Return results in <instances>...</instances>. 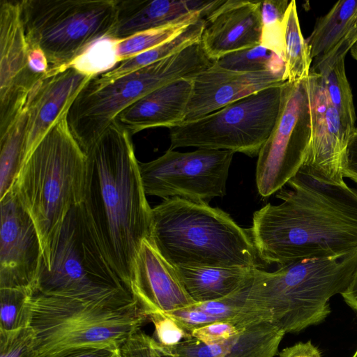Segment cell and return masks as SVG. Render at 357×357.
Listing matches in <instances>:
<instances>
[{"mask_svg":"<svg viewBox=\"0 0 357 357\" xmlns=\"http://www.w3.org/2000/svg\"><path fill=\"white\" fill-rule=\"evenodd\" d=\"M0 357H38L31 327L0 331Z\"/></svg>","mask_w":357,"mask_h":357,"instance_id":"34","label":"cell"},{"mask_svg":"<svg viewBox=\"0 0 357 357\" xmlns=\"http://www.w3.org/2000/svg\"><path fill=\"white\" fill-rule=\"evenodd\" d=\"M85 153L82 205L107 260L129 289L134 260L150 236L152 218L131 135L114 120Z\"/></svg>","mask_w":357,"mask_h":357,"instance_id":"2","label":"cell"},{"mask_svg":"<svg viewBox=\"0 0 357 357\" xmlns=\"http://www.w3.org/2000/svg\"><path fill=\"white\" fill-rule=\"evenodd\" d=\"M282 188L278 205L255 211L250 230L259 258L279 266L340 259L357 251V188L319 180L303 167Z\"/></svg>","mask_w":357,"mask_h":357,"instance_id":"1","label":"cell"},{"mask_svg":"<svg viewBox=\"0 0 357 357\" xmlns=\"http://www.w3.org/2000/svg\"><path fill=\"white\" fill-rule=\"evenodd\" d=\"M345 58L336 60L319 72L327 97L344 123L354 129L356 120L351 89L345 71Z\"/></svg>","mask_w":357,"mask_h":357,"instance_id":"28","label":"cell"},{"mask_svg":"<svg viewBox=\"0 0 357 357\" xmlns=\"http://www.w3.org/2000/svg\"><path fill=\"white\" fill-rule=\"evenodd\" d=\"M312 135L302 167L321 181L342 184V159L355 130L346 125L329 101L319 73L310 71Z\"/></svg>","mask_w":357,"mask_h":357,"instance_id":"15","label":"cell"},{"mask_svg":"<svg viewBox=\"0 0 357 357\" xmlns=\"http://www.w3.org/2000/svg\"><path fill=\"white\" fill-rule=\"evenodd\" d=\"M50 357H121L120 348L81 347L63 351Z\"/></svg>","mask_w":357,"mask_h":357,"instance_id":"40","label":"cell"},{"mask_svg":"<svg viewBox=\"0 0 357 357\" xmlns=\"http://www.w3.org/2000/svg\"><path fill=\"white\" fill-rule=\"evenodd\" d=\"M356 270L357 251L340 259L294 261L273 272L255 268L244 314L253 323L299 333L326 319L330 299L347 290Z\"/></svg>","mask_w":357,"mask_h":357,"instance_id":"4","label":"cell"},{"mask_svg":"<svg viewBox=\"0 0 357 357\" xmlns=\"http://www.w3.org/2000/svg\"><path fill=\"white\" fill-rule=\"evenodd\" d=\"M261 1L223 0L204 19L201 42L214 61L229 53L260 45Z\"/></svg>","mask_w":357,"mask_h":357,"instance_id":"19","label":"cell"},{"mask_svg":"<svg viewBox=\"0 0 357 357\" xmlns=\"http://www.w3.org/2000/svg\"><path fill=\"white\" fill-rule=\"evenodd\" d=\"M35 293L87 301L133 298L107 260L82 203L68 213L50 269L40 267Z\"/></svg>","mask_w":357,"mask_h":357,"instance_id":"8","label":"cell"},{"mask_svg":"<svg viewBox=\"0 0 357 357\" xmlns=\"http://www.w3.org/2000/svg\"><path fill=\"white\" fill-rule=\"evenodd\" d=\"M65 113L39 142L12 187L38 232L50 270L63 224L84 196L86 155L73 137Z\"/></svg>","mask_w":357,"mask_h":357,"instance_id":"3","label":"cell"},{"mask_svg":"<svg viewBox=\"0 0 357 357\" xmlns=\"http://www.w3.org/2000/svg\"><path fill=\"white\" fill-rule=\"evenodd\" d=\"M278 355L279 357H323L319 349L311 340L306 342H299L286 347Z\"/></svg>","mask_w":357,"mask_h":357,"instance_id":"42","label":"cell"},{"mask_svg":"<svg viewBox=\"0 0 357 357\" xmlns=\"http://www.w3.org/2000/svg\"><path fill=\"white\" fill-rule=\"evenodd\" d=\"M31 303L38 357L81 347L120 348L149 321L134 298L87 301L35 293Z\"/></svg>","mask_w":357,"mask_h":357,"instance_id":"6","label":"cell"},{"mask_svg":"<svg viewBox=\"0 0 357 357\" xmlns=\"http://www.w3.org/2000/svg\"><path fill=\"white\" fill-rule=\"evenodd\" d=\"M192 86V77L164 85L124 109L115 120L130 135L148 128L178 126L183 121Z\"/></svg>","mask_w":357,"mask_h":357,"instance_id":"21","label":"cell"},{"mask_svg":"<svg viewBox=\"0 0 357 357\" xmlns=\"http://www.w3.org/2000/svg\"><path fill=\"white\" fill-rule=\"evenodd\" d=\"M21 6L26 41L44 52L50 70L109 36L117 19V0H21Z\"/></svg>","mask_w":357,"mask_h":357,"instance_id":"9","label":"cell"},{"mask_svg":"<svg viewBox=\"0 0 357 357\" xmlns=\"http://www.w3.org/2000/svg\"><path fill=\"white\" fill-rule=\"evenodd\" d=\"M175 267L188 294L196 303L229 296L252 279L255 268Z\"/></svg>","mask_w":357,"mask_h":357,"instance_id":"22","label":"cell"},{"mask_svg":"<svg viewBox=\"0 0 357 357\" xmlns=\"http://www.w3.org/2000/svg\"><path fill=\"white\" fill-rule=\"evenodd\" d=\"M357 42V12L351 19L349 25L339 43L335 47L324 56L312 60V68L310 71L318 73L322 69L331 66L336 60L345 58Z\"/></svg>","mask_w":357,"mask_h":357,"instance_id":"37","label":"cell"},{"mask_svg":"<svg viewBox=\"0 0 357 357\" xmlns=\"http://www.w3.org/2000/svg\"><path fill=\"white\" fill-rule=\"evenodd\" d=\"M341 296L344 302L357 313V270L350 286Z\"/></svg>","mask_w":357,"mask_h":357,"instance_id":"43","label":"cell"},{"mask_svg":"<svg viewBox=\"0 0 357 357\" xmlns=\"http://www.w3.org/2000/svg\"><path fill=\"white\" fill-rule=\"evenodd\" d=\"M149 319L154 326V339L162 347H174L185 340L192 337L191 333L178 320L166 313L151 314L149 315Z\"/></svg>","mask_w":357,"mask_h":357,"instance_id":"35","label":"cell"},{"mask_svg":"<svg viewBox=\"0 0 357 357\" xmlns=\"http://www.w3.org/2000/svg\"><path fill=\"white\" fill-rule=\"evenodd\" d=\"M0 289L35 291L43 255L36 226L11 188L0 199Z\"/></svg>","mask_w":357,"mask_h":357,"instance_id":"14","label":"cell"},{"mask_svg":"<svg viewBox=\"0 0 357 357\" xmlns=\"http://www.w3.org/2000/svg\"><path fill=\"white\" fill-rule=\"evenodd\" d=\"M352 357H357V349Z\"/></svg>","mask_w":357,"mask_h":357,"instance_id":"45","label":"cell"},{"mask_svg":"<svg viewBox=\"0 0 357 357\" xmlns=\"http://www.w3.org/2000/svg\"><path fill=\"white\" fill-rule=\"evenodd\" d=\"M218 67L241 73L271 71L284 76V61L261 45L226 54L214 61Z\"/></svg>","mask_w":357,"mask_h":357,"instance_id":"29","label":"cell"},{"mask_svg":"<svg viewBox=\"0 0 357 357\" xmlns=\"http://www.w3.org/2000/svg\"><path fill=\"white\" fill-rule=\"evenodd\" d=\"M129 290L149 317L168 313L196 303L188 294L176 267L144 239L134 260Z\"/></svg>","mask_w":357,"mask_h":357,"instance_id":"16","label":"cell"},{"mask_svg":"<svg viewBox=\"0 0 357 357\" xmlns=\"http://www.w3.org/2000/svg\"><path fill=\"white\" fill-rule=\"evenodd\" d=\"M343 176L357 183V128L350 136L342 159Z\"/></svg>","mask_w":357,"mask_h":357,"instance_id":"39","label":"cell"},{"mask_svg":"<svg viewBox=\"0 0 357 357\" xmlns=\"http://www.w3.org/2000/svg\"><path fill=\"white\" fill-rule=\"evenodd\" d=\"M234 152L198 149L191 152L168 149L160 157L139 162L146 195L167 199L178 197L207 204L226 195Z\"/></svg>","mask_w":357,"mask_h":357,"instance_id":"12","label":"cell"},{"mask_svg":"<svg viewBox=\"0 0 357 357\" xmlns=\"http://www.w3.org/2000/svg\"><path fill=\"white\" fill-rule=\"evenodd\" d=\"M117 39L107 36L91 44L68 66L89 77H96L114 68L121 61Z\"/></svg>","mask_w":357,"mask_h":357,"instance_id":"31","label":"cell"},{"mask_svg":"<svg viewBox=\"0 0 357 357\" xmlns=\"http://www.w3.org/2000/svg\"><path fill=\"white\" fill-rule=\"evenodd\" d=\"M312 58L298 20L296 3L290 1L284 16V81L296 82L307 77Z\"/></svg>","mask_w":357,"mask_h":357,"instance_id":"27","label":"cell"},{"mask_svg":"<svg viewBox=\"0 0 357 357\" xmlns=\"http://www.w3.org/2000/svg\"><path fill=\"white\" fill-rule=\"evenodd\" d=\"M213 64L199 40L109 83L100 84L92 77L68 111L70 130L85 153L124 109L151 91L177 79L193 77Z\"/></svg>","mask_w":357,"mask_h":357,"instance_id":"7","label":"cell"},{"mask_svg":"<svg viewBox=\"0 0 357 357\" xmlns=\"http://www.w3.org/2000/svg\"><path fill=\"white\" fill-rule=\"evenodd\" d=\"M312 135L309 75L282 85L274 128L261 147L256 167L259 193L268 197L281 190L303 165Z\"/></svg>","mask_w":357,"mask_h":357,"instance_id":"11","label":"cell"},{"mask_svg":"<svg viewBox=\"0 0 357 357\" xmlns=\"http://www.w3.org/2000/svg\"><path fill=\"white\" fill-rule=\"evenodd\" d=\"M192 80L191 94L182 123L205 116L252 93L286 82L282 75L271 71L241 73L215 64L192 77Z\"/></svg>","mask_w":357,"mask_h":357,"instance_id":"17","label":"cell"},{"mask_svg":"<svg viewBox=\"0 0 357 357\" xmlns=\"http://www.w3.org/2000/svg\"><path fill=\"white\" fill-rule=\"evenodd\" d=\"M243 329L233 321H218L192 330L191 335L204 344H215L231 339Z\"/></svg>","mask_w":357,"mask_h":357,"instance_id":"38","label":"cell"},{"mask_svg":"<svg viewBox=\"0 0 357 357\" xmlns=\"http://www.w3.org/2000/svg\"><path fill=\"white\" fill-rule=\"evenodd\" d=\"M282 84L264 89L205 116L169 128V149L192 146L258 155L278 119Z\"/></svg>","mask_w":357,"mask_h":357,"instance_id":"10","label":"cell"},{"mask_svg":"<svg viewBox=\"0 0 357 357\" xmlns=\"http://www.w3.org/2000/svg\"><path fill=\"white\" fill-rule=\"evenodd\" d=\"M223 0H117L116 25L109 37L122 40L135 33L204 18Z\"/></svg>","mask_w":357,"mask_h":357,"instance_id":"20","label":"cell"},{"mask_svg":"<svg viewBox=\"0 0 357 357\" xmlns=\"http://www.w3.org/2000/svg\"><path fill=\"white\" fill-rule=\"evenodd\" d=\"M204 19L195 22L176 36L158 46L120 62L112 70L93 77V79L98 83L107 84L181 51L201 39Z\"/></svg>","mask_w":357,"mask_h":357,"instance_id":"24","label":"cell"},{"mask_svg":"<svg viewBox=\"0 0 357 357\" xmlns=\"http://www.w3.org/2000/svg\"><path fill=\"white\" fill-rule=\"evenodd\" d=\"M357 12V0L339 1L324 16L319 18L306 40L312 59L331 51L344 35Z\"/></svg>","mask_w":357,"mask_h":357,"instance_id":"26","label":"cell"},{"mask_svg":"<svg viewBox=\"0 0 357 357\" xmlns=\"http://www.w3.org/2000/svg\"><path fill=\"white\" fill-rule=\"evenodd\" d=\"M31 288L0 289V331H15L30 326Z\"/></svg>","mask_w":357,"mask_h":357,"instance_id":"30","label":"cell"},{"mask_svg":"<svg viewBox=\"0 0 357 357\" xmlns=\"http://www.w3.org/2000/svg\"><path fill=\"white\" fill-rule=\"evenodd\" d=\"M27 119V109L24 106L6 130L0 135V199L12 188L25 162Z\"/></svg>","mask_w":357,"mask_h":357,"instance_id":"25","label":"cell"},{"mask_svg":"<svg viewBox=\"0 0 357 357\" xmlns=\"http://www.w3.org/2000/svg\"><path fill=\"white\" fill-rule=\"evenodd\" d=\"M149 238L174 266L259 268L250 230L207 204L165 199L152 208Z\"/></svg>","mask_w":357,"mask_h":357,"instance_id":"5","label":"cell"},{"mask_svg":"<svg viewBox=\"0 0 357 357\" xmlns=\"http://www.w3.org/2000/svg\"><path fill=\"white\" fill-rule=\"evenodd\" d=\"M352 57L357 61V42L350 50Z\"/></svg>","mask_w":357,"mask_h":357,"instance_id":"44","label":"cell"},{"mask_svg":"<svg viewBox=\"0 0 357 357\" xmlns=\"http://www.w3.org/2000/svg\"><path fill=\"white\" fill-rule=\"evenodd\" d=\"M28 66L31 73L38 78L45 77L49 72L47 56L39 47L29 45Z\"/></svg>","mask_w":357,"mask_h":357,"instance_id":"41","label":"cell"},{"mask_svg":"<svg viewBox=\"0 0 357 357\" xmlns=\"http://www.w3.org/2000/svg\"><path fill=\"white\" fill-rule=\"evenodd\" d=\"M121 357H174L152 337L139 330L120 347Z\"/></svg>","mask_w":357,"mask_h":357,"instance_id":"36","label":"cell"},{"mask_svg":"<svg viewBox=\"0 0 357 357\" xmlns=\"http://www.w3.org/2000/svg\"><path fill=\"white\" fill-rule=\"evenodd\" d=\"M285 334L270 322L253 324L231 339L215 344V357H274Z\"/></svg>","mask_w":357,"mask_h":357,"instance_id":"23","label":"cell"},{"mask_svg":"<svg viewBox=\"0 0 357 357\" xmlns=\"http://www.w3.org/2000/svg\"><path fill=\"white\" fill-rule=\"evenodd\" d=\"M199 20H187L177 24L143 31L126 38L119 40L116 47L120 61L121 62L132 58L158 46L176 36Z\"/></svg>","mask_w":357,"mask_h":357,"instance_id":"33","label":"cell"},{"mask_svg":"<svg viewBox=\"0 0 357 357\" xmlns=\"http://www.w3.org/2000/svg\"><path fill=\"white\" fill-rule=\"evenodd\" d=\"M287 0L261 1V36L260 45L284 59V16Z\"/></svg>","mask_w":357,"mask_h":357,"instance_id":"32","label":"cell"},{"mask_svg":"<svg viewBox=\"0 0 357 357\" xmlns=\"http://www.w3.org/2000/svg\"><path fill=\"white\" fill-rule=\"evenodd\" d=\"M91 78L68 66L50 70L34 85L24 105L28 112L25 162Z\"/></svg>","mask_w":357,"mask_h":357,"instance_id":"18","label":"cell"},{"mask_svg":"<svg viewBox=\"0 0 357 357\" xmlns=\"http://www.w3.org/2000/svg\"><path fill=\"white\" fill-rule=\"evenodd\" d=\"M28 54L21 0H1L0 135L20 113L30 91L43 78L29 70Z\"/></svg>","mask_w":357,"mask_h":357,"instance_id":"13","label":"cell"}]
</instances>
